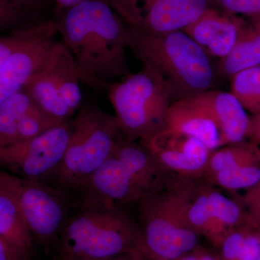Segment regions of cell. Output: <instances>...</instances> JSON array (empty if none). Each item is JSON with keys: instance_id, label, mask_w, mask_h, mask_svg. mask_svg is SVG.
Returning <instances> with one entry per match:
<instances>
[{"instance_id": "cell-15", "label": "cell", "mask_w": 260, "mask_h": 260, "mask_svg": "<svg viewBox=\"0 0 260 260\" xmlns=\"http://www.w3.org/2000/svg\"><path fill=\"white\" fill-rule=\"evenodd\" d=\"M246 23V19L208 8L184 29L208 55L222 59L232 51Z\"/></svg>"}, {"instance_id": "cell-31", "label": "cell", "mask_w": 260, "mask_h": 260, "mask_svg": "<svg viewBox=\"0 0 260 260\" xmlns=\"http://www.w3.org/2000/svg\"><path fill=\"white\" fill-rule=\"evenodd\" d=\"M249 142L260 146V112L249 118L247 138Z\"/></svg>"}, {"instance_id": "cell-34", "label": "cell", "mask_w": 260, "mask_h": 260, "mask_svg": "<svg viewBox=\"0 0 260 260\" xmlns=\"http://www.w3.org/2000/svg\"><path fill=\"white\" fill-rule=\"evenodd\" d=\"M258 260H260V256H259V259H258Z\"/></svg>"}, {"instance_id": "cell-32", "label": "cell", "mask_w": 260, "mask_h": 260, "mask_svg": "<svg viewBox=\"0 0 260 260\" xmlns=\"http://www.w3.org/2000/svg\"><path fill=\"white\" fill-rule=\"evenodd\" d=\"M75 260H150L145 254V251L139 250L133 252L126 253L115 256L107 258H99V259H80Z\"/></svg>"}, {"instance_id": "cell-7", "label": "cell", "mask_w": 260, "mask_h": 260, "mask_svg": "<svg viewBox=\"0 0 260 260\" xmlns=\"http://www.w3.org/2000/svg\"><path fill=\"white\" fill-rule=\"evenodd\" d=\"M108 92L119 128L127 139L143 143L166 127L174 98L152 68L143 65V70L116 82Z\"/></svg>"}, {"instance_id": "cell-17", "label": "cell", "mask_w": 260, "mask_h": 260, "mask_svg": "<svg viewBox=\"0 0 260 260\" xmlns=\"http://www.w3.org/2000/svg\"><path fill=\"white\" fill-rule=\"evenodd\" d=\"M166 128L200 140L211 151L221 148V137L216 122L203 106L192 99L172 102Z\"/></svg>"}, {"instance_id": "cell-13", "label": "cell", "mask_w": 260, "mask_h": 260, "mask_svg": "<svg viewBox=\"0 0 260 260\" xmlns=\"http://www.w3.org/2000/svg\"><path fill=\"white\" fill-rule=\"evenodd\" d=\"M140 143L171 175L186 179H202L211 153L200 140L166 127Z\"/></svg>"}, {"instance_id": "cell-11", "label": "cell", "mask_w": 260, "mask_h": 260, "mask_svg": "<svg viewBox=\"0 0 260 260\" xmlns=\"http://www.w3.org/2000/svg\"><path fill=\"white\" fill-rule=\"evenodd\" d=\"M18 200L32 237L48 250L56 248L73 208L70 196L46 181L20 178Z\"/></svg>"}, {"instance_id": "cell-22", "label": "cell", "mask_w": 260, "mask_h": 260, "mask_svg": "<svg viewBox=\"0 0 260 260\" xmlns=\"http://www.w3.org/2000/svg\"><path fill=\"white\" fill-rule=\"evenodd\" d=\"M222 260H258L260 256V229L244 225L224 238L220 246Z\"/></svg>"}, {"instance_id": "cell-28", "label": "cell", "mask_w": 260, "mask_h": 260, "mask_svg": "<svg viewBox=\"0 0 260 260\" xmlns=\"http://www.w3.org/2000/svg\"><path fill=\"white\" fill-rule=\"evenodd\" d=\"M239 202L247 214L249 225L260 229V181L246 189Z\"/></svg>"}, {"instance_id": "cell-8", "label": "cell", "mask_w": 260, "mask_h": 260, "mask_svg": "<svg viewBox=\"0 0 260 260\" xmlns=\"http://www.w3.org/2000/svg\"><path fill=\"white\" fill-rule=\"evenodd\" d=\"M58 34L54 20L15 29L0 37V102L23 88L50 59Z\"/></svg>"}, {"instance_id": "cell-16", "label": "cell", "mask_w": 260, "mask_h": 260, "mask_svg": "<svg viewBox=\"0 0 260 260\" xmlns=\"http://www.w3.org/2000/svg\"><path fill=\"white\" fill-rule=\"evenodd\" d=\"M189 99L203 106L216 122L221 147L246 139L250 116L232 92L209 90Z\"/></svg>"}, {"instance_id": "cell-14", "label": "cell", "mask_w": 260, "mask_h": 260, "mask_svg": "<svg viewBox=\"0 0 260 260\" xmlns=\"http://www.w3.org/2000/svg\"><path fill=\"white\" fill-rule=\"evenodd\" d=\"M60 124L21 89L0 102V148L29 139Z\"/></svg>"}, {"instance_id": "cell-18", "label": "cell", "mask_w": 260, "mask_h": 260, "mask_svg": "<svg viewBox=\"0 0 260 260\" xmlns=\"http://www.w3.org/2000/svg\"><path fill=\"white\" fill-rule=\"evenodd\" d=\"M20 178L0 172V237L23 250L32 251V237L18 200Z\"/></svg>"}, {"instance_id": "cell-27", "label": "cell", "mask_w": 260, "mask_h": 260, "mask_svg": "<svg viewBox=\"0 0 260 260\" xmlns=\"http://www.w3.org/2000/svg\"><path fill=\"white\" fill-rule=\"evenodd\" d=\"M225 13L247 19L260 17V0H213Z\"/></svg>"}, {"instance_id": "cell-23", "label": "cell", "mask_w": 260, "mask_h": 260, "mask_svg": "<svg viewBox=\"0 0 260 260\" xmlns=\"http://www.w3.org/2000/svg\"><path fill=\"white\" fill-rule=\"evenodd\" d=\"M50 0H0V30L5 34L43 21L39 15Z\"/></svg>"}, {"instance_id": "cell-19", "label": "cell", "mask_w": 260, "mask_h": 260, "mask_svg": "<svg viewBox=\"0 0 260 260\" xmlns=\"http://www.w3.org/2000/svg\"><path fill=\"white\" fill-rule=\"evenodd\" d=\"M186 213L191 229L218 249L227 234L214 217L204 179H187Z\"/></svg>"}, {"instance_id": "cell-33", "label": "cell", "mask_w": 260, "mask_h": 260, "mask_svg": "<svg viewBox=\"0 0 260 260\" xmlns=\"http://www.w3.org/2000/svg\"><path fill=\"white\" fill-rule=\"evenodd\" d=\"M54 1L55 3V13L57 16L65 10L79 4L83 0H54Z\"/></svg>"}, {"instance_id": "cell-26", "label": "cell", "mask_w": 260, "mask_h": 260, "mask_svg": "<svg viewBox=\"0 0 260 260\" xmlns=\"http://www.w3.org/2000/svg\"><path fill=\"white\" fill-rule=\"evenodd\" d=\"M203 179L216 187L229 191L246 190L260 181V164L225 169Z\"/></svg>"}, {"instance_id": "cell-24", "label": "cell", "mask_w": 260, "mask_h": 260, "mask_svg": "<svg viewBox=\"0 0 260 260\" xmlns=\"http://www.w3.org/2000/svg\"><path fill=\"white\" fill-rule=\"evenodd\" d=\"M206 190L214 217L226 234L237 228L249 225L247 214L240 202L228 198L208 181Z\"/></svg>"}, {"instance_id": "cell-9", "label": "cell", "mask_w": 260, "mask_h": 260, "mask_svg": "<svg viewBox=\"0 0 260 260\" xmlns=\"http://www.w3.org/2000/svg\"><path fill=\"white\" fill-rule=\"evenodd\" d=\"M74 59L62 42H57L47 64L29 78L22 88L38 105L59 122H66L82 100Z\"/></svg>"}, {"instance_id": "cell-25", "label": "cell", "mask_w": 260, "mask_h": 260, "mask_svg": "<svg viewBox=\"0 0 260 260\" xmlns=\"http://www.w3.org/2000/svg\"><path fill=\"white\" fill-rule=\"evenodd\" d=\"M232 93L247 112H260V65L239 72L232 78Z\"/></svg>"}, {"instance_id": "cell-29", "label": "cell", "mask_w": 260, "mask_h": 260, "mask_svg": "<svg viewBox=\"0 0 260 260\" xmlns=\"http://www.w3.org/2000/svg\"><path fill=\"white\" fill-rule=\"evenodd\" d=\"M0 260H32V254L13 246L0 237Z\"/></svg>"}, {"instance_id": "cell-21", "label": "cell", "mask_w": 260, "mask_h": 260, "mask_svg": "<svg viewBox=\"0 0 260 260\" xmlns=\"http://www.w3.org/2000/svg\"><path fill=\"white\" fill-rule=\"evenodd\" d=\"M253 164H260L259 145L245 140L225 145L211 151L202 179L225 169Z\"/></svg>"}, {"instance_id": "cell-2", "label": "cell", "mask_w": 260, "mask_h": 260, "mask_svg": "<svg viewBox=\"0 0 260 260\" xmlns=\"http://www.w3.org/2000/svg\"><path fill=\"white\" fill-rule=\"evenodd\" d=\"M174 177L144 145L123 135L110 156L71 197L73 208L137 203Z\"/></svg>"}, {"instance_id": "cell-3", "label": "cell", "mask_w": 260, "mask_h": 260, "mask_svg": "<svg viewBox=\"0 0 260 260\" xmlns=\"http://www.w3.org/2000/svg\"><path fill=\"white\" fill-rule=\"evenodd\" d=\"M127 43L137 59L162 77L174 101L211 90L215 74L210 56L184 30L150 34L128 27Z\"/></svg>"}, {"instance_id": "cell-20", "label": "cell", "mask_w": 260, "mask_h": 260, "mask_svg": "<svg viewBox=\"0 0 260 260\" xmlns=\"http://www.w3.org/2000/svg\"><path fill=\"white\" fill-rule=\"evenodd\" d=\"M260 65V17L249 18L232 51L220 59L219 69L226 78Z\"/></svg>"}, {"instance_id": "cell-10", "label": "cell", "mask_w": 260, "mask_h": 260, "mask_svg": "<svg viewBox=\"0 0 260 260\" xmlns=\"http://www.w3.org/2000/svg\"><path fill=\"white\" fill-rule=\"evenodd\" d=\"M70 133V120L29 139L0 148L1 167L25 180L47 181L64 158Z\"/></svg>"}, {"instance_id": "cell-12", "label": "cell", "mask_w": 260, "mask_h": 260, "mask_svg": "<svg viewBox=\"0 0 260 260\" xmlns=\"http://www.w3.org/2000/svg\"><path fill=\"white\" fill-rule=\"evenodd\" d=\"M129 28L150 34L184 30L210 8V0H103Z\"/></svg>"}, {"instance_id": "cell-1", "label": "cell", "mask_w": 260, "mask_h": 260, "mask_svg": "<svg viewBox=\"0 0 260 260\" xmlns=\"http://www.w3.org/2000/svg\"><path fill=\"white\" fill-rule=\"evenodd\" d=\"M54 21L73 55L80 83L96 91H109L131 74L127 25L107 3L83 0Z\"/></svg>"}, {"instance_id": "cell-5", "label": "cell", "mask_w": 260, "mask_h": 260, "mask_svg": "<svg viewBox=\"0 0 260 260\" xmlns=\"http://www.w3.org/2000/svg\"><path fill=\"white\" fill-rule=\"evenodd\" d=\"M186 178L143 197L138 204L139 223L149 259L177 260L200 246L186 218Z\"/></svg>"}, {"instance_id": "cell-30", "label": "cell", "mask_w": 260, "mask_h": 260, "mask_svg": "<svg viewBox=\"0 0 260 260\" xmlns=\"http://www.w3.org/2000/svg\"><path fill=\"white\" fill-rule=\"evenodd\" d=\"M177 260H221L219 254H215L205 248H197L194 251L181 256Z\"/></svg>"}, {"instance_id": "cell-4", "label": "cell", "mask_w": 260, "mask_h": 260, "mask_svg": "<svg viewBox=\"0 0 260 260\" xmlns=\"http://www.w3.org/2000/svg\"><path fill=\"white\" fill-rule=\"evenodd\" d=\"M75 210L67 220L56 244L59 260L99 259L139 250L145 252L138 220L124 206Z\"/></svg>"}, {"instance_id": "cell-6", "label": "cell", "mask_w": 260, "mask_h": 260, "mask_svg": "<svg viewBox=\"0 0 260 260\" xmlns=\"http://www.w3.org/2000/svg\"><path fill=\"white\" fill-rule=\"evenodd\" d=\"M70 138L57 170L46 182L71 197L96 172L123 136L115 116L99 108H82L70 120Z\"/></svg>"}]
</instances>
